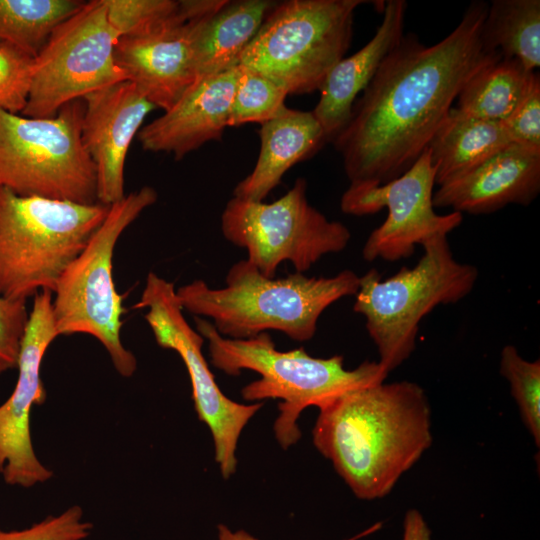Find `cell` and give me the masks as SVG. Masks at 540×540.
<instances>
[{
  "label": "cell",
  "mask_w": 540,
  "mask_h": 540,
  "mask_svg": "<svg viewBox=\"0 0 540 540\" xmlns=\"http://www.w3.org/2000/svg\"><path fill=\"white\" fill-rule=\"evenodd\" d=\"M133 308L147 309L144 318L157 344L176 351L183 360L196 412L212 434L215 460L228 479L236 470L235 451L241 432L263 404L237 403L220 390L202 353L205 339L186 321L173 283L149 272Z\"/></svg>",
  "instance_id": "7c38bea8"
},
{
  "label": "cell",
  "mask_w": 540,
  "mask_h": 540,
  "mask_svg": "<svg viewBox=\"0 0 540 540\" xmlns=\"http://www.w3.org/2000/svg\"><path fill=\"white\" fill-rule=\"evenodd\" d=\"M359 283L360 276L349 269L331 277L295 272L269 278L244 259L229 268L224 287L197 279L176 293L183 310L211 318L224 337L247 339L276 330L303 342L315 335L321 314L339 299L355 296Z\"/></svg>",
  "instance_id": "3957f363"
},
{
  "label": "cell",
  "mask_w": 540,
  "mask_h": 540,
  "mask_svg": "<svg viewBox=\"0 0 540 540\" xmlns=\"http://www.w3.org/2000/svg\"><path fill=\"white\" fill-rule=\"evenodd\" d=\"M119 40L103 0L84 2L59 24L35 57V70L22 115L54 116L67 103L126 81L115 62Z\"/></svg>",
  "instance_id": "8fae6325"
},
{
  "label": "cell",
  "mask_w": 540,
  "mask_h": 540,
  "mask_svg": "<svg viewBox=\"0 0 540 540\" xmlns=\"http://www.w3.org/2000/svg\"><path fill=\"white\" fill-rule=\"evenodd\" d=\"M196 19L148 35L119 38L115 46V62L126 81L155 108L169 110L197 80L192 52Z\"/></svg>",
  "instance_id": "ac0fdd59"
},
{
  "label": "cell",
  "mask_w": 540,
  "mask_h": 540,
  "mask_svg": "<svg viewBox=\"0 0 540 540\" xmlns=\"http://www.w3.org/2000/svg\"><path fill=\"white\" fill-rule=\"evenodd\" d=\"M82 100V142L96 168L97 200L110 206L125 196L127 153L155 106L129 81L89 93Z\"/></svg>",
  "instance_id": "9a60e30c"
},
{
  "label": "cell",
  "mask_w": 540,
  "mask_h": 540,
  "mask_svg": "<svg viewBox=\"0 0 540 540\" xmlns=\"http://www.w3.org/2000/svg\"><path fill=\"white\" fill-rule=\"evenodd\" d=\"M194 322L196 330L208 341L214 367L231 376L239 375L244 369L261 376L242 389L245 400H282L274 432L285 449L301 436L297 419L304 409L310 406L319 409L349 391L382 383L388 375L379 362L365 361L347 370L341 355L316 358L304 348L279 351L268 332L232 339L220 335L204 318L194 316Z\"/></svg>",
  "instance_id": "277c9868"
},
{
  "label": "cell",
  "mask_w": 540,
  "mask_h": 540,
  "mask_svg": "<svg viewBox=\"0 0 540 540\" xmlns=\"http://www.w3.org/2000/svg\"><path fill=\"white\" fill-rule=\"evenodd\" d=\"M423 247L412 267H402L381 280L372 268L360 277L353 310L365 318L377 347L379 364L389 373L407 360L416 347L421 320L438 305L454 304L473 290L478 269L454 257L447 237Z\"/></svg>",
  "instance_id": "8992f818"
},
{
  "label": "cell",
  "mask_w": 540,
  "mask_h": 540,
  "mask_svg": "<svg viewBox=\"0 0 540 540\" xmlns=\"http://www.w3.org/2000/svg\"><path fill=\"white\" fill-rule=\"evenodd\" d=\"M52 301L53 293L48 290L34 296L18 357L16 385L0 405V474L12 486L30 488L53 476L34 451L30 429L32 407L46 400L42 361L59 336Z\"/></svg>",
  "instance_id": "5bb4252c"
},
{
  "label": "cell",
  "mask_w": 540,
  "mask_h": 540,
  "mask_svg": "<svg viewBox=\"0 0 540 540\" xmlns=\"http://www.w3.org/2000/svg\"><path fill=\"white\" fill-rule=\"evenodd\" d=\"M312 435L356 497L383 498L430 447V404L414 382L365 386L319 408Z\"/></svg>",
  "instance_id": "7a4b0ae2"
},
{
  "label": "cell",
  "mask_w": 540,
  "mask_h": 540,
  "mask_svg": "<svg viewBox=\"0 0 540 540\" xmlns=\"http://www.w3.org/2000/svg\"><path fill=\"white\" fill-rule=\"evenodd\" d=\"M240 74L238 65L197 79L174 106L140 129L142 148L180 160L207 142L220 141Z\"/></svg>",
  "instance_id": "2e32d148"
},
{
  "label": "cell",
  "mask_w": 540,
  "mask_h": 540,
  "mask_svg": "<svg viewBox=\"0 0 540 540\" xmlns=\"http://www.w3.org/2000/svg\"><path fill=\"white\" fill-rule=\"evenodd\" d=\"M487 48L527 70L540 66V1L493 0L482 27Z\"/></svg>",
  "instance_id": "cb8c5ba5"
},
{
  "label": "cell",
  "mask_w": 540,
  "mask_h": 540,
  "mask_svg": "<svg viewBox=\"0 0 540 540\" xmlns=\"http://www.w3.org/2000/svg\"><path fill=\"white\" fill-rule=\"evenodd\" d=\"M512 144L540 152V77L537 73L529 91L513 113L502 122Z\"/></svg>",
  "instance_id": "f546056e"
},
{
  "label": "cell",
  "mask_w": 540,
  "mask_h": 540,
  "mask_svg": "<svg viewBox=\"0 0 540 540\" xmlns=\"http://www.w3.org/2000/svg\"><path fill=\"white\" fill-rule=\"evenodd\" d=\"M276 4L269 0H226L218 10L197 18L192 29L197 79L237 67Z\"/></svg>",
  "instance_id": "44dd1931"
},
{
  "label": "cell",
  "mask_w": 540,
  "mask_h": 540,
  "mask_svg": "<svg viewBox=\"0 0 540 540\" xmlns=\"http://www.w3.org/2000/svg\"><path fill=\"white\" fill-rule=\"evenodd\" d=\"M29 313L25 300L0 295V375L17 368Z\"/></svg>",
  "instance_id": "4dcf8cb0"
},
{
  "label": "cell",
  "mask_w": 540,
  "mask_h": 540,
  "mask_svg": "<svg viewBox=\"0 0 540 540\" xmlns=\"http://www.w3.org/2000/svg\"><path fill=\"white\" fill-rule=\"evenodd\" d=\"M510 144L502 123L452 107L427 146L436 171L435 184L462 175Z\"/></svg>",
  "instance_id": "7402d4cb"
},
{
  "label": "cell",
  "mask_w": 540,
  "mask_h": 540,
  "mask_svg": "<svg viewBox=\"0 0 540 540\" xmlns=\"http://www.w3.org/2000/svg\"><path fill=\"white\" fill-rule=\"evenodd\" d=\"M108 207L23 196L0 187V295L26 301L42 290L53 293Z\"/></svg>",
  "instance_id": "5b68a950"
},
{
  "label": "cell",
  "mask_w": 540,
  "mask_h": 540,
  "mask_svg": "<svg viewBox=\"0 0 540 540\" xmlns=\"http://www.w3.org/2000/svg\"><path fill=\"white\" fill-rule=\"evenodd\" d=\"M35 70V57L0 43V109L21 114Z\"/></svg>",
  "instance_id": "83f0119b"
},
{
  "label": "cell",
  "mask_w": 540,
  "mask_h": 540,
  "mask_svg": "<svg viewBox=\"0 0 540 540\" xmlns=\"http://www.w3.org/2000/svg\"><path fill=\"white\" fill-rule=\"evenodd\" d=\"M362 0L278 3L243 51L239 65L289 94L319 90L350 47L354 13Z\"/></svg>",
  "instance_id": "52a82bcc"
},
{
  "label": "cell",
  "mask_w": 540,
  "mask_h": 540,
  "mask_svg": "<svg viewBox=\"0 0 540 540\" xmlns=\"http://www.w3.org/2000/svg\"><path fill=\"white\" fill-rule=\"evenodd\" d=\"M381 526H382V523L378 522L374 524L373 526L369 527L368 529L364 530L360 534H357L347 540H358L364 536H367L377 531L378 529L381 528ZM218 540H257V539L244 530L232 531L225 525H219L218 526Z\"/></svg>",
  "instance_id": "d6a6232c"
},
{
  "label": "cell",
  "mask_w": 540,
  "mask_h": 540,
  "mask_svg": "<svg viewBox=\"0 0 540 540\" xmlns=\"http://www.w3.org/2000/svg\"><path fill=\"white\" fill-rule=\"evenodd\" d=\"M536 74L517 60L501 58L465 83L456 108L476 118L502 123L525 97Z\"/></svg>",
  "instance_id": "603a6c76"
},
{
  "label": "cell",
  "mask_w": 540,
  "mask_h": 540,
  "mask_svg": "<svg viewBox=\"0 0 540 540\" xmlns=\"http://www.w3.org/2000/svg\"><path fill=\"white\" fill-rule=\"evenodd\" d=\"M435 168L427 148L402 175L382 185L349 186L340 208L345 214L363 216L387 208L386 220L368 236L362 256L367 262L383 259L396 262L410 257L416 245L447 237L463 221L453 211L438 214L433 205Z\"/></svg>",
  "instance_id": "4fadbf2b"
},
{
  "label": "cell",
  "mask_w": 540,
  "mask_h": 540,
  "mask_svg": "<svg viewBox=\"0 0 540 540\" xmlns=\"http://www.w3.org/2000/svg\"><path fill=\"white\" fill-rule=\"evenodd\" d=\"M84 102L51 117L0 109V187L23 196L99 203L94 162L82 142Z\"/></svg>",
  "instance_id": "9c48e42d"
},
{
  "label": "cell",
  "mask_w": 540,
  "mask_h": 540,
  "mask_svg": "<svg viewBox=\"0 0 540 540\" xmlns=\"http://www.w3.org/2000/svg\"><path fill=\"white\" fill-rule=\"evenodd\" d=\"M92 529L90 522L83 521L82 508L74 505L59 515H50L25 529H0V540H84Z\"/></svg>",
  "instance_id": "f1b7e54d"
},
{
  "label": "cell",
  "mask_w": 540,
  "mask_h": 540,
  "mask_svg": "<svg viewBox=\"0 0 540 540\" xmlns=\"http://www.w3.org/2000/svg\"><path fill=\"white\" fill-rule=\"evenodd\" d=\"M500 374L509 382L510 390L527 430L540 446V360L527 361L513 345L501 351Z\"/></svg>",
  "instance_id": "4316f807"
},
{
  "label": "cell",
  "mask_w": 540,
  "mask_h": 540,
  "mask_svg": "<svg viewBox=\"0 0 540 540\" xmlns=\"http://www.w3.org/2000/svg\"><path fill=\"white\" fill-rule=\"evenodd\" d=\"M259 137L255 167L236 185L233 197L263 201L292 166L312 157L328 142L312 111L290 108L261 124Z\"/></svg>",
  "instance_id": "ffe728a7"
},
{
  "label": "cell",
  "mask_w": 540,
  "mask_h": 540,
  "mask_svg": "<svg viewBox=\"0 0 540 540\" xmlns=\"http://www.w3.org/2000/svg\"><path fill=\"white\" fill-rule=\"evenodd\" d=\"M157 200L154 188L144 186L111 204L102 223L84 249L60 277L55 291L53 314L59 335L76 333L95 337L108 352L116 371L134 374L137 361L120 338L125 313L112 275L116 243L126 228Z\"/></svg>",
  "instance_id": "ba28073f"
},
{
  "label": "cell",
  "mask_w": 540,
  "mask_h": 540,
  "mask_svg": "<svg viewBox=\"0 0 540 540\" xmlns=\"http://www.w3.org/2000/svg\"><path fill=\"white\" fill-rule=\"evenodd\" d=\"M307 182L298 178L271 203L232 197L221 215L226 240L247 251V260L262 275L275 278L278 266L289 261L304 273L323 256L344 250L349 229L329 220L306 196Z\"/></svg>",
  "instance_id": "30bf717a"
},
{
  "label": "cell",
  "mask_w": 540,
  "mask_h": 540,
  "mask_svg": "<svg viewBox=\"0 0 540 540\" xmlns=\"http://www.w3.org/2000/svg\"><path fill=\"white\" fill-rule=\"evenodd\" d=\"M540 192V152L516 144L441 185L433 205L461 214H490L509 204L530 205Z\"/></svg>",
  "instance_id": "e0dca14e"
},
{
  "label": "cell",
  "mask_w": 540,
  "mask_h": 540,
  "mask_svg": "<svg viewBox=\"0 0 540 540\" xmlns=\"http://www.w3.org/2000/svg\"><path fill=\"white\" fill-rule=\"evenodd\" d=\"M83 3L78 0H0V43L36 57L54 29Z\"/></svg>",
  "instance_id": "d4e9b609"
},
{
  "label": "cell",
  "mask_w": 540,
  "mask_h": 540,
  "mask_svg": "<svg viewBox=\"0 0 540 540\" xmlns=\"http://www.w3.org/2000/svg\"><path fill=\"white\" fill-rule=\"evenodd\" d=\"M240 67L241 74L230 106L228 127L247 123L263 124L281 115L288 108L285 105L288 93L265 76Z\"/></svg>",
  "instance_id": "484cf974"
},
{
  "label": "cell",
  "mask_w": 540,
  "mask_h": 540,
  "mask_svg": "<svg viewBox=\"0 0 540 540\" xmlns=\"http://www.w3.org/2000/svg\"><path fill=\"white\" fill-rule=\"evenodd\" d=\"M383 18L373 37L357 52L342 58L327 74L320 87V99L312 110L327 141L343 130L359 94L368 86L380 65L404 35L407 3L382 1Z\"/></svg>",
  "instance_id": "d6986e66"
},
{
  "label": "cell",
  "mask_w": 540,
  "mask_h": 540,
  "mask_svg": "<svg viewBox=\"0 0 540 540\" xmlns=\"http://www.w3.org/2000/svg\"><path fill=\"white\" fill-rule=\"evenodd\" d=\"M488 3L471 2L459 24L427 46L404 34L356 99L332 141L350 186L382 185L422 155L465 83L502 56L484 44Z\"/></svg>",
  "instance_id": "6da1fadb"
},
{
  "label": "cell",
  "mask_w": 540,
  "mask_h": 540,
  "mask_svg": "<svg viewBox=\"0 0 540 540\" xmlns=\"http://www.w3.org/2000/svg\"><path fill=\"white\" fill-rule=\"evenodd\" d=\"M403 527L402 540H430V529L421 513L416 509L406 512Z\"/></svg>",
  "instance_id": "1f68e13d"
}]
</instances>
